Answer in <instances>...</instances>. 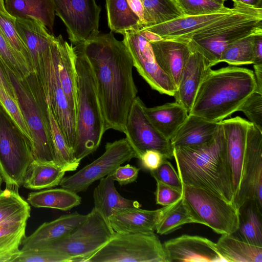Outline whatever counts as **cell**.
Instances as JSON below:
<instances>
[{"mask_svg": "<svg viewBox=\"0 0 262 262\" xmlns=\"http://www.w3.org/2000/svg\"><path fill=\"white\" fill-rule=\"evenodd\" d=\"M60 35L38 62L35 71L48 102L69 146L73 150L76 139V116L62 90L58 73Z\"/></svg>", "mask_w": 262, "mask_h": 262, "instance_id": "obj_7", "label": "cell"}, {"mask_svg": "<svg viewBox=\"0 0 262 262\" xmlns=\"http://www.w3.org/2000/svg\"><path fill=\"white\" fill-rule=\"evenodd\" d=\"M226 141L227 160L232 175L234 198L242 179L247 134L250 122L239 116L221 121Z\"/></svg>", "mask_w": 262, "mask_h": 262, "instance_id": "obj_19", "label": "cell"}, {"mask_svg": "<svg viewBox=\"0 0 262 262\" xmlns=\"http://www.w3.org/2000/svg\"><path fill=\"white\" fill-rule=\"evenodd\" d=\"M186 40L189 45L190 52L173 97L176 101L182 105L189 113L199 87L211 68L191 39Z\"/></svg>", "mask_w": 262, "mask_h": 262, "instance_id": "obj_20", "label": "cell"}, {"mask_svg": "<svg viewBox=\"0 0 262 262\" xmlns=\"http://www.w3.org/2000/svg\"><path fill=\"white\" fill-rule=\"evenodd\" d=\"M140 168L130 164L119 166L108 176L120 185H125L135 182L138 176Z\"/></svg>", "mask_w": 262, "mask_h": 262, "instance_id": "obj_49", "label": "cell"}, {"mask_svg": "<svg viewBox=\"0 0 262 262\" xmlns=\"http://www.w3.org/2000/svg\"><path fill=\"white\" fill-rule=\"evenodd\" d=\"M216 245L226 262H262V247L231 234H222Z\"/></svg>", "mask_w": 262, "mask_h": 262, "instance_id": "obj_32", "label": "cell"}, {"mask_svg": "<svg viewBox=\"0 0 262 262\" xmlns=\"http://www.w3.org/2000/svg\"><path fill=\"white\" fill-rule=\"evenodd\" d=\"M5 9L15 19L34 18L53 32L55 11L52 0H4Z\"/></svg>", "mask_w": 262, "mask_h": 262, "instance_id": "obj_28", "label": "cell"}, {"mask_svg": "<svg viewBox=\"0 0 262 262\" xmlns=\"http://www.w3.org/2000/svg\"><path fill=\"white\" fill-rule=\"evenodd\" d=\"M173 158L182 184L205 189L233 203L232 175L221 122L210 142L199 146L173 148Z\"/></svg>", "mask_w": 262, "mask_h": 262, "instance_id": "obj_2", "label": "cell"}, {"mask_svg": "<svg viewBox=\"0 0 262 262\" xmlns=\"http://www.w3.org/2000/svg\"><path fill=\"white\" fill-rule=\"evenodd\" d=\"M58 73L61 85L69 105L77 118V83L73 46L60 35Z\"/></svg>", "mask_w": 262, "mask_h": 262, "instance_id": "obj_30", "label": "cell"}, {"mask_svg": "<svg viewBox=\"0 0 262 262\" xmlns=\"http://www.w3.org/2000/svg\"><path fill=\"white\" fill-rule=\"evenodd\" d=\"M253 68L256 81L255 91L262 93V64H254Z\"/></svg>", "mask_w": 262, "mask_h": 262, "instance_id": "obj_54", "label": "cell"}, {"mask_svg": "<svg viewBox=\"0 0 262 262\" xmlns=\"http://www.w3.org/2000/svg\"><path fill=\"white\" fill-rule=\"evenodd\" d=\"M241 16L233 5L231 9L215 13L186 16L144 28L164 39L188 40L213 35L239 22Z\"/></svg>", "mask_w": 262, "mask_h": 262, "instance_id": "obj_11", "label": "cell"}, {"mask_svg": "<svg viewBox=\"0 0 262 262\" xmlns=\"http://www.w3.org/2000/svg\"><path fill=\"white\" fill-rule=\"evenodd\" d=\"M156 180L182 191V184L178 172L170 162L165 158L155 170L150 171Z\"/></svg>", "mask_w": 262, "mask_h": 262, "instance_id": "obj_47", "label": "cell"}, {"mask_svg": "<svg viewBox=\"0 0 262 262\" xmlns=\"http://www.w3.org/2000/svg\"><path fill=\"white\" fill-rule=\"evenodd\" d=\"M108 25L112 31L121 33L141 30L140 20L126 0H106Z\"/></svg>", "mask_w": 262, "mask_h": 262, "instance_id": "obj_34", "label": "cell"}, {"mask_svg": "<svg viewBox=\"0 0 262 262\" xmlns=\"http://www.w3.org/2000/svg\"><path fill=\"white\" fill-rule=\"evenodd\" d=\"M69 262L54 252L41 250H20L11 262Z\"/></svg>", "mask_w": 262, "mask_h": 262, "instance_id": "obj_46", "label": "cell"}, {"mask_svg": "<svg viewBox=\"0 0 262 262\" xmlns=\"http://www.w3.org/2000/svg\"><path fill=\"white\" fill-rule=\"evenodd\" d=\"M3 182V179L1 177V176H0V192L2 191V185Z\"/></svg>", "mask_w": 262, "mask_h": 262, "instance_id": "obj_59", "label": "cell"}, {"mask_svg": "<svg viewBox=\"0 0 262 262\" xmlns=\"http://www.w3.org/2000/svg\"><path fill=\"white\" fill-rule=\"evenodd\" d=\"M253 35H262V16L233 25L210 36L190 39L211 68L220 62L222 52L228 46L240 39Z\"/></svg>", "mask_w": 262, "mask_h": 262, "instance_id": "obj_17", "label": "cell"}, {"mask_svg": "<svg viewBox=\"0 0 262 262\" xmlns=\"http://www.w3.org/2000/svg\"><path fill=\"white\" fill-rule=\"evenodd\" d=\"M0 61L31 133L34 160L54 163L48 101L36 72L33 71L25 77L19 78Z\"/></svg>", "mask_w": 262, "mask_h": 262, "instance_id": "obj_5", "label": "cell"}, {"mask_svg": "<svg viewBox=\"0 0 262 262\" xmlns=\"http://www.w3.org/2000/svg\"><path fill=\"white\" fill-rule=\"evenodd\" d=\"M147 118L165 139L170 140L188 116V111L175 101L144 108Z\"/></svg>", "mask_w": 262, "mask_h": 262, "instance_id": "obj_26", "label": "cell"}, {"mask_svg": "<svg viewBox=\"0 0 262 262\" xmlns=\"http://www.w3.org/2000/svg\"><path fill=\"white\" fill-rule=\"evenodd\" d=\"M150 44L158 65L177 88L190 52L188 41L163 39L150 42Z\"/></svg>", "mask_w": 262, "mask_h": 262, "instance_id": "obj_22", "label": "cell"}, {"mask_svg": "<svg viewBox=\"0 0 262 262\" xmlns=\"http://www.w3.org/2000/svg\"><path fill=\"white\" fill-rule=\"evenodd\" d=\"M114 232L93 208L86 219L68 234L38 250L54 252L69 262H83L108 242Z\"/></svg>", "mask_w": 262, "mask_h": 262, "instance_id": "obj_8", "label": "cell"}, {"mask_svg": "<svg viewBox=\"0 0 262 262\" xmlns=\"http://www.w3.org/2000/svg\"><path fill=\"white\" fill-rule=\"evenodd\" d=\"M65 172L54 163L33 160L26 171L23 186L33 190L51 188L59 185Z\"/></svg>", "mask_w": 262, "mask_h": 262, "instance_id": "obj_31", "label": "cell"}, {"mask_svg": "<svg viewBox=\"0 0 262 262\" xmlns=\"http://www.w3.org/2000/svg\"><path fill=\"white\" fill-rule=\"evenodd\" d=\"M0 60L19 78L25 77L32 71L13 50L0 28Z\"/></svg>", "mask_w": 262, "mask_h": 262, "instance_id": "obj_43", "label": "cell"}, {"mask_svg": "<svg viewBox=\"0 0 262 262\" xmlns=\"http://www.w3.org/2000/svg\"><path fill=\"white\" fill-rule=\"evenodd\" d=\"M132 10L139 18L141 24V30L146 25L144 18L143 6L141 0H126Z\"/></svg>", "mask_w": 262, "mask_h": 262, "instance_id": "obj_51", "label": "cell"}, {"mask_svg": "<svg viewBox=\"0 0 262 262\" xmlns=\"http://www.w3.org/2000/svg\"><path fill=\"white\" fill-rule=\"evenodd\" d=\"M214 1H217V2H218L219 3H221L224 4L225 1H226V0H214Z\"/></svg>", "mask_w": 262, "mask_h": 262, "instance_id": "obj_60", "label": "cell"}, {"mask_svg": "<svg viewBox=\"0 0 262 262\" xmlns=\"http://www.w3.org/2000/svg\"><path fill=\"white\" fill-rule=\"evenodd\" d=\"M9 259L7 257L0 255V262H8Z\"/></svg>", "mask_w": 262, "mask_h": 262, "instance_id": "obj_58", "label": "cell"}, {"mask_svg": "<svg viewBox=\"0 0 262 262\" xmlns=\"http://www.w3.org/2000/svg\"><path fill=\"white\" fill-rule=\"evenodd\" d=\"M86 217L77 211L63 215L57 219L45 222L23 240L20 250H38L57 240L71 232Z\"/></svg>", "mask_w": 262, "mask_h": 262, "instance_id": "obj_21", "label": "cell"}, {"mask_svg": "<svg viewBox=\"0 0 262 262\" xmlns=\"http://www.w3.org/2000/svg\"><path fill=\"white\" fill-rule=\"evenodd\" d=\"M15 26L28 48L34 71L56 37L50 33L42 23L34 18L16 19Z\"/></svg>", "mask_w": 262, "mask_h": 262, "instance_id": "obj_24", "label": "cell"}, {"mask_svg": "<svg viewBox=\"0 0 262 262\" xmlns=\"http://www.w3.org/2000/svg\"><path fill=\"white\" fill-rule=\"evenodd\" d=\"M142 3L145 28L165 23L183 16L174 0H141Z\"/></svg>", "mask_w": 262, "mask_h": 262, "instance_id": "obj_37", "label": "cell"}, {"mask_svg": "<svg viewBox=\"0 0 262 262\" xmlns=\"http://www.w3.org/2000/svg\"><path fill=\"white\" fill-rule=\"evenodd\" d=\"M139 31L141 34L150 42L158 41L164 39L158 34L147 30H141Z\"/></svg>", "mask_w": 262, "mask_h": 262, "instance_id": "obj_55", "label": "cell"}, {"mask_svg": "<svg viewBox=\"0 0 262 262\" xmlns=\"http://www.w3.org/2000/svg\"><path fill=\"white\" fill-rule=\"evenodd\" d=\"M48 111L52 142L54 162L66 171H74L80 161L68 144L48 102Z\"/></svg>", "mask_w": 262, "mask_h": 262, "instance_id": "obj_35", "label": "cell"}, {"mask_svg": "<svg viewBox=\"0 0 262 262\" xmlns=\"http://www.w3.org/2000/svg\"><path fill=\"white\" fill-rule=\"evenodd\" d=\"M163 245L168 262H226L216 243L202 236L184 234Z\"/></svg>", "mask_w": 262, "mask_h": 262, "instance_id": "obj_18", "label": "cell"}, {"mask_svg": "<svg viewBox=\"0 0 262 262\" xmlns=\"http://www.w3.org/2000/svg\"><path fill=\"white\" fill-rule=\"evenodd\" d=\"M168 262L163 244L154 232H115L101 248L83 262Z\"/></svg>", "mask_w": 262, "mask_h": 262, "instance_id": "obj_6", "label": "cell"}, {"mask_svg": "<svg viewBox=\"0 0 262 262\" xmlns=\"http://www.w3.org/2000/svg\"><path fill=\"white\" fill-rule=\"evenodd\" d=\"M252 201L261 213L262 132L250 122L246 139L242 179L233 203L240 209Z\"/></svg>", "mask_w": 262, "mask_h": 262, "instance_id": "obj_13", "label": "cell"}, {"mask_svg": "<svg viewBox=\"0 0 262 262\" xmlns=\"http://www.w3.org/2000/svg\"><path fill=\"white\" fill-rule=\"evenodd\" d=\"M0 105L29 140L32 147L33 140L31 134L17 101L9 95L1 85Z\"/></svg>", "mask_w": 262, "mask_h": 262, "instance_id": "obj_44", "label": "cell"}, {"mask_svg": "<svg viewBox=\"0 0 262 262\" xmlns=\"http://www.w3.org/2000/svg\"><path fill=\"white\" fill-rule=\"evenodd\" d=\"M169 205L149 210L140 207L124 208L116 211L109 223L113 230L119 233L154 232L159 220Z\"/></svg>", "mask_w": 262, "mask_h": 262, "instance_id": "obj_23", "label": "cell"}, {"mask_svg": "<svg viewBox=\"0 0 262 262\" xmlns=\"http://www.w3.org/2000/svg\"><path fill=\"white\" fill-rule=\"evenodd\" d=\"M183 16H198L226 11L231 9L214 0H174Z\"/></svg>", "mask_w": 262, "mask_h": 262, "instance_id": "obj_42", "label": "cell"}, {"mask_svg": "<svg viewBox=\"0 0 262 262\" xmlns=\"http://www.w3.org/2000/svg\"><path fill=\"white\" fill-rule=\"evenodd\" d=\"M0 85L13 98L16 100L11 83L0 61Z\"/></svg>", "mask_w": 262, "mask_h": 262, "instance_id": "obj_52", "label": "cell"}, {"mask_svg": "<svg viewBox=\"0 0 262 262\" xmlns=\"http://www.w3.org/2000/svg\"><path fill=\"white\" fill-rule=\"evenodd\" d=\"M121 34L139 75L152 89L173 97L177 88L157 62L150 42L139 31L127 30Z\"/></svg>", "mask_w": 262, "mask_h": 262, "instance_id": "obj_15", "label": "cell"}, {"mask_svg": "<svg viewBox=\"0 0 262 262\" xmlns=\"http://www.w3.org/2000/svg\"><path fill=\"white\" fill-rule=\"evenodd\" d=\"M135 158L137 155L126 138L107 142L100 157L74 174L63 177L59 185L76 193L84 192L93 183Z\"/></svg>", "mask_w": 262, "mask_h": 262, "instance_id": "obj_12", "label": "cell"}, {"mask_svg": "<svg viewBox=\"0 0 262 262\" xmlns=\"http://www.w3.org/2000/svg\"><path fill=\"white\" fill-rule=\"evenodd\" d=\"M220 122L207 121L189 114L170 143L173 148L201 146L210 142L215 137Z\"/></svg>", "mask_w": 262, "mask_h": 262, "instance_id": "obj_25", "label": "cell"}, {"mask_svg": "<svg viewBox=\"0 0 262 262\" xmlns=\"http://www.w3.org/2000/svg\"><path fill=\"white\" fill-rule=\"evenodd\" d=\"M145 105L137 96L129 110L123 133L137 158L147 150L159 151L166 159L173 158V148L170 141L165 139L151 124L144 108Z\"/></svg>", "mask_w": 262, "mask_h": 262, "instance_id": "obj_16", "label": "cell"}, {"mask_svg": "<svg viewBox=\"0 0 262 262\" xmlns=\"http://www.w3.org/2000/svg\"><path fill=\"white\" fill-rule=\"evenodd\" d=\"M249 121L262 132V93L254 91L238 107Z\"/></svg>", "mask_w": 262, "mask_h": 262, "instance_id": "obj_45", "label": "cell"}, {"mask_svg": "<svg viewBox=\"0 0 262 262\" xmlns=\"http://www.w3.org/2000/svg\"><path fill=\"white\" fill-rule=\"evenodd\" d=\"M255 7H261V0H235Z\"/></svg>", "mask_w": 262, "mask_h": 262, "instance_id": "obj_56", "label": "cell"}, {"mask_svg": "<svg viewBox=\"0 0 262 262\" xmlns=\"http://www.w3.org/2000/svg\"><path fill=\"white\" fill-rule=\"evenodd\" d=\"M253 204L246 210L238 230H239L242 239L262 247L261 213Z\"/></svg>", "mask_w": 262, "mask_h": 262, "instance_id": "obj_40", "label": "cell"}, {"mask_svg": "<svg viewBox=\"0 0 262 262\" xmlns=\"http://www.w3.org/2000/svg\"><path fill=\"white\" fill-rule=\"evenodd\" d=\"M73 49L77 109L76 139L73 151L75 158L80 161L97 150L106 130L91 63L81 43L73 46Z\"/></svg>", "mask_w": 262, "mask_h": 262, "instance_id": "obj_4", "label": "cell"}, {"mask_svg": "<svg viewBox=\"0 0 262 262\" xmlns=\"http://www.w3.org/2000/svg\"><path fill=\"white\" fill-rule=\"evenodd\" d=\"M28 203L35 208H49L68 211L81 204L77 193L69 189L48 188L29 193Z\"/></svg>", "mask_w": 262, "mask_h": 262, "instance_id": "obj_33", "label": "cell"}, {"mask_svg": "<svg viewBox=\"0 0 262 262\" xmlns=\"http://www.w3.org/2000/svg\"><path fill=\"white\" fill-rule=\"evenodd\" d=\"M114 182L108 176L102 178L93 192L94 208L109 224L110 218L116 211L141 206L137 201L121 196L117 191Z\"/></svg>", "mask_w": 262, "mask_h": 262, "instance_id": "obj_27", "label": "cell"}, {"mask_svg": "<svg viewBox=\"0 0 262 262\" xmlns=\"http://www.w3.org/2000/svg\"><path fill=\"white\" fill-rule=\"evenodd\" d=\"M81 44L96 81L105 130L123 133L138 93L131 55L123 40L116 39L112 32L98 34Z\"/></svg>", "mask_w": 262, "mask_h": 262, "instance_id": "obj_1", "label": "cell"}, {"mask_svg": "<svg viewBox=\"0 0 262 262\" xmlns=\"http://www.w3.org/2000/svg\"><path fill=\"white\" fill-rule=\"evenodd\" d=\"M166 158L155 150H147L144 152L138 159L142 167L149 171L156 169Z\"/></svg>", "mask_w": 262, "mask_h": 262, "instance_id": "obj_50", "label": "cell"}, {"mask_svg": "<svg viewBox=\"0 0 262 262\" xmlns=\"http://www.w3.org/2000/svg\"><path fill=\"white\" fill-rule=\"evenodd\" d=\"M15 18L0 11V28L13 50L23 59L33 72L28 48L15 26Z\"/></svg>", "mask_w": 262, "mask_h": 262, "instance_id": "obj_39", "label": "cell"}, {"mask_svg": "<svg viewBox=\"0 0 262 262\" xmlns=\"http://www.w3.org/2000/svg\"><path fill=\"white\" fill-rule=\"evenodd\" d=\"M255 88L251 70L235 66L210 69L199 87L189 114L220 122L236 112Z\"/></svg>", "mask_w": 262, "mask_h": 262, "instance_id": "obj_3", "label": "cell"}, {"mask_svg": "<svg viewBox=\"0 0 262 262\" xmlns=\"http://www.w3.org/2000/svg\"><path fill=\"white\" fill-rule=\"evenodd\" d=\"M33 160L31 143L0 105V176L6 188L18 190Z\"/></svg>", "mask_w": 262, "mask_h": 262, "instance_id": "obj_9", "label": "cell"}, {"mask_svg": "<svg viewBox=\"0 0 262 262\" xmlns=\"http://www.w3.org/2000/svg\"><path fill=\"white\" fill-rule=\"evenodd\" d=\"M188 223H198L191 213L183 196L169 205L156 226L157 233L165 235L176 231Z\"/></svg>", "mask_w": 262, "mask_h": 262, "instance_id": "obj_36", "label": "cell"}, {"mask_svg": "<svg viewBox=\"0 0 262 262\" xmlns=\"http://www.w3.org/2000/svg\"><path fill=\"white\" fill-rule=\"evenodd\" d=\"M255 36L245 37L228 46L222 52L220 62L233 66L253 64Z\"/></svg>", "mask_w": 262, "mask_h": 262, "instance_id": "obj_38", "label": "cell"}, {"mask_svg": "<svg viewBox=\"0 0 262 262\" xmlns=\"http://www.w3.org/2000/svg\"><path fill=\"white\" fill-rule=\"evenodd\" d=\"M0 11L3 13L8 14L5 9L4 0H0Z\"/></svg>", "mask_w": 262, "mask_h": 262, "instance_id": "obj_57", "label": "cell"}, {"mask_svg": "<svg viewBox=\"0 0 262 262\" xmlns=\"http://www.w3.org/2000/svg\"><path fill=\"white\" fill-rule=\"evenodd\" d=\"M262 64V35L255 36L253 64Z\"/></svg>", "mask_w": 262, "mask_h": 262, "instance_id": "obj_53", "label": "cell"}, {"mask_svg": "<svg viewBox=\"0 0 262 262\" xmlns=\"http://www.w3.org/2000/svg\"><path fill=\"white\" fill-rule=\"evenodd\" d=\"M182 184L183 198L199 224L221 235L238 230L240 210L234 203L205 189Z\"/></svg>", "mask_w": 262, "mask_h": 262, "instance_id": "obj_10", "label": "cell"}, {"mask_svg": "<svg viewBox=\"0 0 262 262\" xmlns=\"http://www.w3.org/2000/svg\"><path fill=\"white\" fill-rule=\"evenodd\" d=\"M30 211H25L0 222V255L7 257L8 262H11L19 251V247L26 236Z\"/></svg>", "mask_w": 262, "mask_h": 262, "instance_id": "obj_29", "label": "cell"}, {"mask_svg": "<svg viewBox=\"0 0 262 262\" xmlns=\"http://www.w3.org/2000/svg\"><path fill=\"white\" fill-rule=\"evenodd\" d=\"M52 1L72 45L82 43L99 34L101 7L95 0Z\"/></svg>", "mask_w": 262, "mask_h": 262, "instance_id": "obj_14", "label": "cell"}, {"mask_svg": "<svg viewBox=\"0 0 262 262\" xmlns=\"http://www.w3.org/2000/svg\"><path fill=\"white\" fill-rule=\"evenodd\" d=\"M156 182L155 195L157 204L163 206H168L175 203L182 197V191L159 181L157 180Z\"/></svg>", "mask_w": 262, "mask_h": 262, "instance_id": "obj_48", "label": "cell"}, {"mask_svg": "<svg viewBox=\"0 0 262 262\" xmlns=\"http://www.w3.org/2000/svg\"><path fill=\"white\" fill-rule=\"evenodd\" d=\"M29 210L30 206L19 195L18 190L6 188L0 192V222Z\"/></svg>", "mask_w": 262, "mask_h": 262, "instance_id": "obj_41", "label": "cell"}]
</instances>
